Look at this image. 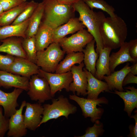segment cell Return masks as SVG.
<instances>
[{
    "label": "cell",
    "instance_id": "cell-1",
    "mask_svg": "<svg viewBox=\"0 0 137 137\" xmlns=\"http://www.w3.org/2000/svg\"><path fill=\"white\" fill-rule=\"evenodd\" d=\"M100 32L104 47L115 49L125 42L128 35L126 24L121 17H106L102 22Z\"/></svg>",
    "mask_w": 137,
    "mask_h": 137
},
{
    "label": "cell",
    "instance_id": "cell-2",
    "mask_svg": "<svg viewBox=\"0 0 137 137\" xmlns=\"http://www.w3.org/2000/svg\"><path fill=\"white\" fill-rule=\"evenodd\" d=\"M75 11L79 14L78 19L93 36L96 44V52L99 55L104 46L100 32L101 25L106 18L101 11L96 12L91 9L82 0L72 5Z\"/></svg>",
    "mask_w": 137,
    "mask_h": 137
},
{
    "label": "cell",
    "instance_id": "cell-3",
    "mask_svg": "<svg viewBox=\"0 0 137 137\" xmlns=\"http://www.w3.org/2000/svg\"><path fill=\"white\" fill-rule=\"evenodd\" d=\"M44 11L41 22L54 29L74 17L72 5L63 4L57 0H43Z\"/></svg>",
    "mask_w": 137,
    "mask_h": 137
},
{
    "label": "cell",
    "instance_id": "cell-4",
    "mask_svg": "<svg viewBox=\"0 0 137 137\" xmlns=\"http://www.w3.org/2000/svg\"><path fill=\"white\" fill-rule=\"evenodd\" d=\"M52 100L51 104H45L43 106V111L39 127L50 120L57 119L61 116L68 119L69 115L77 112L76 106L71 103L68 99L62 95L57 99L53 98Z\"/></svg>",
    "mask_w": 137,
    "mask_h": 137
},
{
    "label": "cell",
    "instance_id": "cell-5",
    "mask_svg": "<svg viewBox=\"0 0 137 137\" xmlns=\"http://www.w3.org/2000/svg\"><path fill=\"white\" fill-rule=\"evenodd\" d=\"M46 49L37 52L36 64L44 71L54 73L65 53L59 43H52Z\"/></svg>",
    "mask_w": 137,
    "mask_h": 137
},
{
    "label": "cell",
    "instance_id": "cell-6",
    "mask_svg": "<svg viewBox=\"0 0 137 137\" xmlns=\"http://www.w3.org/2000/svg\"><path fill=\"white\" fill-rule=\"evenodd\" d=\"M69 97L79 105L84 117H90L91 121L93 123L100 119L104 112V109L97 108V105L101 106L100 104H108V100L105 97L94 100L80 97L74 94L70 95Z\"/></svg>",
    "mask_w": 137,
    "mask_h": 137
},
{
    "label": "cell",
    "instance_id": "cell-7",
    "mask_svg": "<svg viewBox=\"0 0 137 137\" xmlns=\"http://www.w3.org/2000/svg\"><path fill=\"white\" fill-rule=\"evenodd\" d=\"M27 94L31 100L41 104L53 98L48 82L39 74L34 75L30 78Z\"/></svg>",
    "mask_w": 137,
    "mask_h": 137
},
{
    "label": "cell",
    "instance_id": "cell-8",
    "mask_svg": "<svg viewBox=\"0 0 137 137\" xmlns=\"http://www.w3.org/2000/svg\"><path fill=\"white\" fill-rule=\"evenodd\" d=\"M93 39L92 35L84 28L70 37L63 38L59 43L62 50L67 54L82 52L86 45Z\"/></svg>",
    "mask_w": 137,
    "mask_h": 137
},
{
    "label": "cell",
    "instance_id": "cell-9",
    "mask_svg": "<svg viewBox=\"0 0 137 137\" xmlns=\"http://www.w3.org/2000/svg\"><path fill=\"white\" fill-rule=\"evenodd\" d=\"M39 75L48 82L53 97L57 92L63 89L67 92L70 91V85L73 80L71 71L62 74L54 73L44 71L40 68Z\"/></svg>",
    "mask_w": 137,
    "mask_h": 137
},
{
    "label": "cell",
    "instance_id": "cell-10",
    "mask_svg": "<svg viewBox=\"0 0 137 137\" xmlns=\"http://www.w3.org/2000/svg\"><path fill=\"white\" fill-rule=\"evenodd\" d=\"M26 101H23L20 108L9 118L8 137H22L27 133V129L24 122L23 110L25 107Z\"/></svg>",
    "mask_w": 137,
    "mask_h": 137
},
{
    "label": "cell",
    "instance_id": "cell-11",
    "mask_svg": "<svg viewBox=\"0 0 137 137\" xmlns=\"http://www.w3.org/2000/svg\"><path fill=\"white\" fill-rule=\"evenodd\" d=\"M84 66V63L82 62L78 66L73 65L71 70L72 74L73 80L70 85V91L72 92L74 94H75L76 92L78 96L87 95L88 81L86 75L83 70Z\"/></svg>",
    "mask_w": 137,
    "mask_h": 137
},
{
    "label": "cell",
    "instance_id": "cell-12",
    "mask_svg": "<svg viewBox=\"0 0 137 137\" xmlns=\"http://www.w3.org/2000/svg\"><path fill=\"white\" fill-rule=\"evenodd\" d=\"M40 67L27 59L15 57L7 72L30 78L33 75L39 74Z\"/></svg>",
    "mask_w": 137,
    "mask_h": 137
},
{
    "label": "cell",
    "instance_id": "cell-13",
    "mask_svg": "<svg viewBox=\"0 0 137 137\" xmlns=\"http://www.w3.org/2000/svg\"><path fill=\"white\" fill-rule=\"evenodd\" d=\"M26 110L23 115L24 120L27 129L34 131L39 127L43 111V106L38 102H26Z\"/></svg>",
    "mask_w": 137,
    "mask_h": 137
},
{
    "label": "cell",
    "instance_id": "cell-14",
    "mask_svg": "<svg viewBox=\"0 0 137 137\" xmlns=\"http://www.w3.org/2000/svg\"><path fill=\"white\" fill-rule=\"evenodd\" d=\"M24 90L15 88L12 92L6 93L0 89V106L4 109L5 117L9 118L16 112V108L19 106L18 99Z\"/></svg>",
    "mask_w": 137,
    "mask_h": 137
},
{
    "label": "cell",
    "instance_id": "cell-15",
    "mask_svg": "<svg viewBox=\"0 0 137 137\" xmlns=\"http://www.w3.org/2000/svg\"><path fill=\"white\" fill-rule=\"evenodd\" d=\"M30 78L0 70V87H14L27 91Z\"/></svg>",
    "mask_w": 137,
    "mask_h": 137
},
{
    "label": "cell",
    "instance_id": "cell-16",
    "mask_svg": "<svg viewBox=\"0 0 137 137\" xmlns=\"http://www.w3.org/2000/svg\"><path fill=\"white\" fill-rule=\"evenodd\" d=\"M85 27L78 18H73L65 23L54 29L52 43H59V41L66 35L73 33Z\"/></svg>",
    "mask_w": 137,
    "mask_h": 137
},
{
    "label": "cell",
    "instance_id": "cell-17",
    "mask_svg": "<svg viewBox=\"0 0 137 137\" xmlns=\"http://www.w3.org/2000/svg\"><path fill=\"white\" fill-rule=\"evenodd\" d=\"M87 78L88 84L87 89V98L96 100L98 98L99 94L104 91L110 92L108 85L106 82L96 78L90 72L85 68H83Z\"/></svg>",
    "mask_w": 137,
    "mask_h": 137
},
{
    "label": "cell",
    "instance_id": "cell-18",
    "mask_svg": "<svg viewBox=\"0 0 137 137\" xmlns=\"http://www.w3.org/2000/svg\"><path fill=\"white\" fill-rule=\"evenodd\" d=\"M13 37L1 40L0 52L15 56L27 59L22 45V40Z\"/></svg>",
    "mask_w": 137,
    "mask_h": 137
},
{
    "label": "cell",
    "instance_id": "cell-19",
    "mask_svg": "<svg viewBox=\"0 0 137 137\" xmlns=\"http://www.w3.org/2000/svg\"><path fill=\"white\" fill-rule=\"evenodd\" d=\"M128 63L123 68L119 70L114 71L109 75H105L103 77L107 83L109 90L115 89L119 91H124L123 87V81L127 74L130 72L131 66Z\"/></svg>",
    "mask_w": 137,
    "mask_h": 137
},
{
    "label": "cell",
    "instance_id": "cell-20",
    "mask_svg": "<svg viewBox=\"0 0 137 137\" xmlns=\"http://www.w3.org/2000/svg\"><path fill=\"white\" fill-rule=\"evenodd\" d=\"M53 30L47 25L41 22L35 36L37 51L44 50L52 43Z\"/></svg>",
    "mask_w": 137,
    "mask_h": 137
},
{
    "label": "cell",
    "instance_id": "cell-21",
    "mask_svg": "<svg viewBox=\"0 0 137 137\" xmlns=\"http://www.w3.org/2000/svg\"><path fill=\"white\" fill-rule=\"evenodd\" d=\"M129 47V42H125L118 52L112 53L110 56L109 68L111 73L114 71L116 67L121 64L129 62L134 63L137 62L130 56Z\"/></svg>",
    "mask_w": 137,
    "mask_h": 137
},
{
    "label": "cell",
    "instance_id": "cell-22",
    "mask_svg": "<svg viewBox=\"0 0 137 137\" xmlns=\"http://www.w3.org/2000/svg\"><path fill=\"white\" fill-rule=\"evenodd\" d=\"M112 50L108 48L104 47L99 52V58L96 64V71L95 77L100 80L103 77L111 74L109 68L110 54Z\"/></svg>",
    "mask_w": 137,
    "mask_h": 137
},
{
    "label": "cell",
    "instance_id": "cell-23",
    "mask_svg": "<svg viewBox=\"0 0 137 137\" xmlns=\"http://www.w3.org/2000/svg\"><path fill=\"white\" fill-rule=\"evenodd\" d=\"M126 92L115 90L112 93L118 95L123 100L125 107L124 110L126 112L129 116L135 108H137V89L134 87L129 86L124 88Z\"/></svg>",
    "mask_w": 137,
    "mask_h": 137
},
{
    "label": "cell",
    "instance_id": "cell-24",
    "mask_svg": "<svg viewBox=\"0 0 137 137\" xmlns=\"http://www.w3.org/2000/svg\"><path fill=\"white\" fill-rule=\"evenodd\" d=\"M29 19L18 24L0 27V40L13 37L26 38V32Z\"/></svg>",
    "mask_w": 137,
    "mask_h": 137
},
{
    "label": "cell",
    "instance_id": "cell-25",
    "mask_svg": "<svg viewBox=\"0 0 137 137\" xmlns=\"http://www.w3.org/2000/svg\"><path fill=\"white\" fill-rule=\"evenodd\" d=\"M83 52H72L67 54L64 58L61 61L55 70L56 73L62 74L71 71L72 67L76 64H80L83 61Z\"/></svg>",
    "mask_w": 137,
    "mask_h": 137
},
{
    "label": "cell",
    "instance_id": "cell-26",
    "mask_svg": "<svg viewBox=\"0 0 137 137\" xmlns=\"http://www.w3.org/2000/svg\"><path fill=\"white\" fill-rule=\"evenodd\" d=\"M95 43L94 39L86 45L82 52L84 55L83 61L85 68L94 76L96 71V62L99 56L95 49Z\"/></svg>",
    "mask_w": 137,
    "mask_h": 137
},
{
    "label": "cell",
    "instance_id": "cell-27",
    "mask_svg": "<svg viewBox=\"0 0 137 137\" xmlns=\"http://www.w3.org/2000/svg\"><path fill=\"white\" fill-rule=\"evenodd\" d=\"M44 11V6L43 2L39 3L37 7L29 18L26 32V38L35 36L41 22Z\"/></svg>",
    "mask_w": 137,
    "mask_h": 137
},
{
    "label": "cell",
    "instance_id": "cell-28",
    "mask_svg": "<svg viewBox=\"0 0 137 137\" xmlns=\"http://www.w3.org/2000/svg\"><path fill=\"white\" fill-rule=\"evenodd\" d=\"M28 3L24 2L16 7L4 11L0 18V26L8 25L12 23L25 8Z\"/></svg>",
    "mask_w": 137,
    "mask_h": 137
},
{
    "label": "cell",
    "instance_id": "cell-29",
    "mask_svg": "<svg viewBox=\"0 0 137 137\" xmlns=\"http://www.w3.org/2000/svg\"><path fill=\"white\" fill-rule=\"evenodd\" d=\"M22 45L27 59L36 64L37 51L35 36L23 38L22 41Z\"/></svg>",
    "mask_w": 137,
    "mask_h": 137
},
{
    "label": "cell",
    "instance_id": "cell-30",
    "mask_svg": "<svg viewBox=\"0 0 137 137\" xmlns=\"http://www.w3.org/2000/svg\"><path fill=\"white\" fill-rule=\"evenodd\" d=\"M91 9L94 8L106 12L110 17L114 18L117 15L115 13V9L111 5L104 0H82Z\"/></svg>",
    "mask_w": 137,
    "mask_h": 137
},
{
    "label": "cell",
    "instance_id": "cell-31",
    "mask_svg": "<svg viewBox=\"0 0 137 137\" xmlns=\"http://www.w3.org/2000/svg\"><path fill=\"white\" fill-rule=\"evenodd\" d=\"M38 4L34 1L28 2L25 8L11 25H15L21 23L29 19L37 7Z\"/></svg>",
    "mask_w": 137,
    "mask_h": 137
},
{
    "label": "cell",
    "instance_id": "cell-32",
    "mask_svg": "<svg viewBox=\"0 0 137 137\" xmlns=\"http://www.w3.org/2000/svg\"><path fill=\"white\" fill-rule=\"evenodd\" d=\"M93 126L89 127L85 130L84 135L77 137H98L102 135L104 132L103 124L98 120L95 122Z\"/></svg>",
    "mask_w": 137,
    "mask_h": 137
},
{
    "label": "cell",
    "instance_id": "cell-33",
    "mask_svg": "<svg viewBox=\"0 0 137 137\" xmlns=\"http://www.w3.org/2000/svg\"><path fill=\"white\" fill-rule=\"evenodd\" d=\"M15 58V57L8 54L6 55L0 54V70L7 72Z\"/></svg>",
    "mask_w": 137,
    "mask_h": 137
},
{
    "label": "cell",
    "instance_id": "cell-34",
    "mask_svg": "<svg viewBox=\"0 0 137 137\" xmlns=\"http://www.w3.org/2000/svg\"><path fill=\"white\" fill-rule=\"evenodd\" d=\"M2 107L0 106V137L4 136L8 130L9 127V118L3 114Z\"/></svg>",
    "mask_w": 137,
    "mask_h": 137
},
{
    "label": "cell",
    "instance_id": "cell-35",
    "mask_svg": "<svg viewBox=\"0 0 137 137\" xmlns=\"http://www.w3.org/2000/svg\"><path fill=\"white\" fill-rule=\"evenodd\" d=\"M24 2L23 0H0L4 11L16 7Z\"/></svg>",
    "mask_w": 137,
    "mask_h": 137
},
{
    "label": "cell",
    "instance_id": "cell-36",
    "mask_svg": "<svg viewBox=\"0 0 137 137\" xmlns=\"http://www.w3.org/2000/svg\"><path fill=\"white\" fill-rule=\"evenodd\" d=\"M128 42L130 56L132 59L137 60V39L131 40Z\"/></svg>",
    "mask_w": 137,
    "mask_h": 137
},
{
    "label": "cell",
    "instance_id": "cell-37",
    "mask_svg": "<svg viewBox=\"0 0 137 137\" xmlns=\"http://www.w3.org/2000/svg\"><path fill=\"white\" fill-rule=\"evenodd\" d=\"M135 114L134 115L131 116L130 118H134L135 120V125L134 126L133 125L129 126V128L130 131L129 134L128 136L129 137H137V111L136 110L135 111Z\"/></svg>",
    "mask_w": 137,
    "mask_h": 137
},
{
    "label": "cell",
    "instance_id": "cell-38",
    "mask_svg": "<svg viewBox=\"0 0 137 137\" xmlns=\"http://www.w3.org/2000/svg\"><path fill=\"white\" fill-rule=\"evenodd\" d=\"M137 83V76L130 72L126 75L123 82V86L130 83Z\"/></svg>",
    "mask_w": 137,
    "mask_h": 137
},
{
    "label": "cell",
    "instance_id": "cell-39",
    "mask_svg": "<svg viewBox=\"0 0 137 137\" xmlns=\"http://www.w3.org/2000/svg\"><path fill=\"white\" fill-rule=\"evenodd\" d=\"M60 3L64 4L72 5L80 0H57Z\"/></svg>",
    "mask_w": 137,
    "mask_h": 137
},
{
    "label": "cell",
    "instance_id": "cell-40",
    "mask_svg": "<svg viewBox=\"0 0 137 137\" xmlns=\"http://www.w3.org/2000/svg\"><path fill=\"white\" fill-rule=\"evenodd\" d=\"M130 72L134 75L137 74V62L131 66Z\"/></svg>",
    "mask_w": 137,
    "mask_h": 137
},
{
    "label": "cell",
    "instance_id": "cell-41",
    "mask_svg": "<svg viewBox=\"0 0 137 137\" xmlns=\"http://www.w3.org/2000/svg\"><path fill=\"white\" fill-rule=\"evenodd\" d=\"M4 12L3 7L0 3V15L3 14Z\"/></svg>",
    "mask_w": 137,
    "mask_h": 137
},
{
    "label": "cell",
    "instance_id": "cell-42",
    "mask_svg": "<svg viewBox=\"0 0 137 137\" xmlns=\"http://www.w3.org/2000/svg\"><path fill=\"white\" fill-rule=\"evenodd\" d=\"M24 2H26L27 0H23Z\"/></svg>",
    "mask_w": 137,
    "mask_h": 137
},
{
    "label": "cell",
    "instance_id": "cell-43",
    "mask_svg": "<svg viewBox=\"0 0 137 137\" xmlns=\"http://www.w3.org/2000/svg\"><path fill=\"white\" fill-rule=\"evenodd\" d=\"M2 14L0 15V17H1V15Z\"/></svg>",
    "mask_w": 137,
    "mask_h": 137
}]
</instances>
